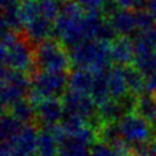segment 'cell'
I'll return each mask as SVG.
<instances>
[{"instance_id": "1", "label": "cell", "mask_w": 156, "mask_h": 156, "mask_svg": "<svg viewBox=\"0 0 156 156\" xmlns=\"http://www.w3.org/2000/svg\"><path fill=\"white\" fill-rule=\"evenodd\" d=\"M0 55L2 66L20 72L32 73L35 67L34 48L26 35L15 30H1Z\"/></svg>"}, {"instance_id": "2", "label": "cell", "mask_w": 156, "mask_h": 156, "mask_svg": "<svg viewBox=\"0 0 156 156\" xmlns=\"http://www.w3.org/2000/svg\"><path fill=\"white\" fill-rule=\"evenodd\" d=\"M85 11L78 2L65 0L60 15L54 21L55 35L67 49L89 39L85 27Z\"/></svg>"}, {"instance_id": "3", "label": "cell", "mask_w": 156, "mask_h": 156, "mask_svg": "<svg viewBox=\"0 0 156 156\" xmlns=\"http://www.w3.org/2000/svg\"><path fill=\"white\" fill-rule=\"evenodd\" d=\"M69 56L72 66L93 72L107 71L112 62L110 43L98 39H87L73 46L69 49Z\"/></svg>"}, {"instance_id": "4", "label": "cell", "mask_w": 156, "mask_h": 156, "mask_svg": "<svg viewBox=\"0 0 156 156\" xmlns=\"http://www.w3.org/2000/svg\"><path fill=\"white\" fill-rule=\"evenodd\" d=\"M35 67L40 71L67 72L71 66V56L67 48L56 39H48L34 48Z\"/></svg>"}, {"instance_id": "5", "label": "cell", "mask_w": 156, "mask_h": 156, "mask_svg": "<svg viewBox=\"0 0 156 156\" xmlns=\"http://www.w3.org/2000/svg\"><path fill=\"white\" fill-rule=\"evenodd\" d=\"M68 89L67 72H49L39 71L32 76V85L28 99L35 105L46 98L62 96Z\"/></svg>"}, {"instance_id": "6", "label": "cell", "mask_w": 156, "mask_h": 156, "mask_svg": "<svg viewBox=\"0 0 156 156\" xmlns=\"http://www.w3.org/2000/svg\"><path fill=\"white\" fill-rule=\"evenodd\" d=\"M1 106L2 110H9L16 101L26 98L29 94L32 77L26 72L13 71L5 66L1 68Z\"/></svg>"}, {"instance_id": "7", "label": "cell", "mask_w": 156, "mask_h": 156, "mask_svg": "<svg viewBox=\"0 0 156 156\" xmlns=\"http://www.w3.org/2000/svg\"><path fill=\"white\" fill-rule=\"evenodd\" d=\"M118 127L121 136L132 145L151 140L152 123L136 112L126 113L118 121Z\"/></svg>"}, {"instance_id": "8", "label": "cell", "mask_w": 156, "mask_h": 156, "mask_svg": "<svg viewBox=\"0 0 156 156\" xmlns=\"http://www.w3.org/2000/svg\"><path fill=\"white\" fill-rule=\"evenodd\" d=\"M62 102L65 112L68 115H77L90 124L99 117L98 116V105L89 94H83L67 89L62 95Z\"/></svg>"}, {"instance_id": "9", "label": "cell", "mask_w": 156, "mask_h": 156, "mask_svg": "<svg viewBox=\"0 0 156 156\" xmlns=\"http://www.w3.org/2000/svg\"><path fill=\"white\" fill-rule=\"evenodd\" d=\"M39 129L34 123L24 124L21 132L11 140H7L11 149V156H34L37 154Z\"/></svg>"}, {"instance_id": "10", "label": "cell", "mask_w": 156, "mask_h": 156, "mask_svg": "<svg viewBox=\"0 0 156 156\" xmlns=\"http://www.w3.org/2000/svg\"><path fill=\"white\" fill-rule=\"evenodd\" d=\"M37 121L44 127H51L61 123L65 117V107L58 98H46L35 104Z\"/></svg>"}, {"instance_id": "11", "label": "cell", "mask_w": 156, "mask_h": 156, "mask_svg": "<svg viewBox=\"0 0 156 156\" xmlns=\"http://www.w3.org/2000/svg\"><path fill=\"white\" fill-rule=\"evenodd\" d=\"M23 30L27 39L37 45L51 39L55 35V26L52 21L45 18L44 16H38L37 18L26 23Z\"/></svg>"}, {"instance_id": "12", "label": "cell", "mask_w": 156, "mask_h": 156, "mask_svg": "<svg viewBox=\"0 0 156 156\" xmlns=\"http://www.w3.org/2000/svg\"><path fill=\"white\" fill-rule=\"evenodd\" d=\"M112 62L118 66H126L134 62V45L133 39L126 35H118L110 43Z\"/></svg>"}, {"instance_id": "13", "label": "cell", "mask_w": 156, "mask_h": 156, "mask_svg": "<svg viewBox=\"0 0 156 156\" xmlns=\"http://www.w3.org/2000/svg\"><path fill=\"white\" fill-rule=\"evenodd\" d=\"M108 20L118 35L129 37L135 30H138L136 13L134 10L118 9L111 17H108Z\"/></svg>"}, {"instance_id": "14", "label": "cell", "mask_w": 156, "mask_h": 156, "mask_svg": "<svg viewBox=\"0 0 156 156\" xmlns=\"http://www.w3.org/2000/svg\"><path fill=\"white\" fill-rule=\"evenodd\" d=\"M22 24L23 22L20 16V1L1 0V30L20 32Z\"/></svg>"}, {"instance_id": "15", "label": "cell", "mask_w": 156, "mask_h": 156, "mask_svg": "<svg viewBox=\"0 0 156 156\" xmlns=\"http://www.w3.org/2000/svg\"><path fill=\"white\" fill-rule=\"evenodd\" d=\"M94 84V72L88 68H74L68 74V89L89 94Z\"/></svg>"}, {"instance_id": "16", "label": "cell", "mask_w": 156, "mask_h": 156, "mask_svg": "<svg viewBox=\"0 0 156 156\" xmlns=\"http://www.w3.org/2000/svg\"><path fill=\"white\" fill-rule=\"evenodd\" d=\"M107 84L112 99L121 100L129 94L126 79L123 77L122 67L118 65H115L107 69Z\"/></svg>"}, {"instance_id": "17", "label": "cell", "mask_w": 156, "mask_h": 156, "mask_svg": "<svg viewBox=\"0 0 156 156\" xmlns=\"http://www.w3.org/2000/svg\"><path fill=\"white\" fill-rule=\"evenodd\" d=\"M60 143L54 135L50 127H43L38 133L37 155L38 156H58Z\"/></svg>"}, {"instance_id": "18", "label": "cell", "mask_w": 156, "mask_h": 156, "mask_svg": "<svg viewBox=\"0 0 156 156\" xmlns=\"http://www.w3.org/2000/svg\"><path fill=\"white\" fill-rule=\"evenodd\" d=\"M121 67L129 93L134 95H140L144 93L146 85V76L135 65H126Z\"/></svg>"}, {"instance_id": "19", "label": "cell", "mask_w": 156, "mask_h": 156, "mask_svg": "<svg viewBox=\"0 0 156 156\" xmlns=\"http://www.w3.org/2000/svg\"><path fill=\"white\" fill-rule=\"evenodd\" d=\"M127 113L121 100L110 98L98 106V116L102 122H118Z\"/></svg>"}, {"instance_id": "20", "label": "cell", "mask_w": 156, "mask_h": 156, "mask_svg": "<svg viewBox=\"0 0 156 156\" xmlns=\"http://www.w3.org/2000/svg\"><path fill=\"white\" fill-rule=\"evenodd\" d=\"M13 117H16L18 121H21L24 124L28 123H34L37 121V111H35V105L28 99L23 98L18 101H16L9 110Z\"/></svg>"}, {"instance_id": "21", "label": "cell", "mask_w": 156, "mask_h": 156, "mask_svg": "<svg viewBox=\"0 0 156 156\" xmlns=\"http://www.w3.org/2000/svg\"><path fill=\"white\" fill-rule=\"evenodd\" d=\"M90 96L94 99L98 106L111 98L107 84V71L94 72V84L90 91Z\"/></svg>"}, {"instance_id": "22", "label": "cell", "mask_w": 156, "mask_h": 156, "mask_svg": "<svg viewBox=\"0 0 156 156\" xmlns=\"http://www.w3.org/2000/svg\"><path fill=\"white\" fill-rule=\"evenodd\" d=\"M135 112L139 113L141 117H144L145 119H147L151 123L154 121H156V99H155V95L149 93V91H144L140 95H138Z\"/></svg>"}, {"instance_id": "23", "label": "cell", "mask_w": 156, "mask_h": 156, "mask_svg": "<svg viewBox=\"0 0 156 156\" xmlns=\"http://www.w3.org/2000/svg\"><path fill=\"white\" fill-rule=\"evenodd\" d=\"M58 156H90V146L76 138L67 136L60 144Z\"/></svg>"}, {"instance_id": "24", "label": "cell", "mask_w": 156, "mask_h": 156, "mask_svg": "<svg viewBox=\"0 0 156 156\" xmlns=\"http://www.w3.org/2000/svg\"><path fill=\"white\" fill-rule=\"evenodd\" d=\"M24 123L13 117L10 112L4 111L1 115V139L11 140L13 139L23 128Z\"/></svg>"}, {"instance_id": "25", "label": "cell", "mask_w": 156, "mask_h": 156, "mask_svg": "<svg viewBox=\"0 0 156 156\" xmlns=\"http://www.w3.org/2000/svg\"><path fill=\"white\" fill-rule=\"evenodd\" d=\"M61 127L63 128V130L66 132V134L68 136L76 138L77 135L80 134V132L84 130L85 127H88L90 124V122H88L87 119L77 116V115H68L66 113V116L63 117V119L61 121Z\"/></svg>"}, {"instance_id": "26", "label": "cell", "mask_w": 156, "mask_h": 156, "mask_svg": "<svg viewBox=\"0 0 156 156\" xmlns=\"http://www.w3.org/2000/svg\"><path fill=\"white\" fill-rule=\"evenodd\" d=\"M98 140L112 145L121 136L118 122H102V124L96 129Z\"/></svg>"}, {"instance_id": "27", "label": "cell", "mask_w": 156, "mask_h": 156, "mask_svg": "<svg viewBox=\"0 0 156 156\" xmlns=\"http://www.w3.org/2000/svg\"><path fill=\"white\" fill-rule=\"evenodd\" d=\"M134 65L145 74L156 72V50L134 56Z\"/></svg>"}, {"instance_id": "28", "label": "cell", "mask_w": 156, "mask_h": 156, "mask_svg": "<svg viewBox=\"0 0 156 156\" xmlns=\"http://www.w3.org/2000/svg\"><path fill=\"white\" fill-rule=\"evenodd\" d=\"M65 0H38L40 15L50 21H55L60 15Z\"/></svg>"}, {"instance_id": "29", "label": "cell", "mask_w": 156, "mask_h": 156, "mask_svg": "<svg viewBox=\"0 0 156 156\" xmlns=\"http://www.w3.org/2000/svg\"><path fill=\"white\" fill-rule=\"evenodd\" d=\"M20 16L23 24L37 18L40 15L38 0H22L20 1Z\"/></svg>"}, {"instance_id": "30", "label": "cell", "mask_w": 156, "mask_h": 156, "mask_svg": "<svg viewBox=\"0 0 156 156\" xmlns=\"http://www.w3.org/2000/svg\"><path fill=\"white\" fill-rule=\"evenodd\" d=\"M135 13H136V23H138V30L139 32L147 33L156 26L155 17L146 9L136 10Z\"/></svg>"}, {"instance_id": "31", "label": "cell", "mask_w": 156, "mask_h": 156, "mask_svg": "<svg viewBox=\"0 0 156 156\" xmlns=\"http://www.w3.org/2000/svg\"><path fill=\"white\" fill-rule=\"evenodd\" d=\"M90 156H118V154L112 145L98 140L90 146Z\"/></svg>"}, {"instance_id": "32", "label": "cell", "mask_w": 156, "mask_h": 156, "mask_svg": "<svg viewBox=\"0 0 156 156\" xmlns=\"http://www.w3.org/2000/svg\"><path fill=\"white\" fill-rule=\"evenodd\" d=\"M121 9H129V10H140L145 7L146 0H116Z\"/></svg>"}, {"instance_id": "33", "label": "cell", "mask_w": 156, "mask_h": 156, "mask_svg": "<svg viewBox=\"0 0 156 156\" xmlns=\"http://www.w3.org/2000/svg\"><path fill=\"white\" fill-rule=\"evenodd\" d=\"M118 9H121V7H119V5L117 4L116 0H105V1L102 2L101 7H100L101 12L104 13V16H105L106 18L111 17Z\"/></svg>"}, {"instance_id": "34", "label": "cell", "mask_w": 156, "mask_h": 156, "mask_svg": "<svg viewBox=\"0 0 156 156\" xmlns=\"http://www.w3.org/2000/svg\"><path fill=\"white\" fill-rule=\"evenodd\" d=\"M73 1L78 2L85 10H93V9H100L105 0H73Z\"/></svg>"}, {"instance_id": "35", "label": "cell", "mask_w": 156, "mask_h": 156, "mask_svg": "<svg viewBox=\"0 0 156 156\" xmlns=\"http://www.w3.org/2000/svg\"><path fill=\"white\" fill-rule=\"evenodd\" d=\"M145 90L155 94L156 93V72L150 73L146 76V85H145Z\"/></svg>"}, {"instance_id": "36", "label": "cell", "mask_w": 156, "mask_h": 156, "mask_svg": "<svg viewBox=\"0 0 156 156\" xmlns=\"http://www.w3.org/2000/svg\"><path fill=\"white\" fill-rule=\"evenodd\" d=\"M145 9H146V10L155 17V20H156V0H146Z\"/></svg>"}, {"instance_id": "37", "label": "cell", "mask_w": 156, "mask_h": 156, "mask_svg": "<svg viewBox=\"0 0 156 156\" xmlns=\"http://www.w3.org/2000/svg\"><path fill=\"white\" fill-rule=\"evenodd\" d=\"M149 33H150V37H151V39H152V43H154V45H155V48H156V26H155Z\"/></svg>"}, {"instance_id": "38", "label": "cell", "mask_w": 156, "mask_h": 156, "mask_svg": "<svg viewBox=\"0 0 156 156\" xmlns=\"http://www.w3.org/2000/svg\"><path fill=\"white\" fill-rule=\"evenodd\" d=\"M152 138L156 140V121L152 122Z\"/></svg>"}, {"instance_id": "39", "label": "cell", "mask_w": 156, "mask_h": 156, "mask_svg": "<svg viewBox=\"0 0 156 156\" xmlns=\"http://www.w3.org/2000/svg\"><path fill=\"white\" fill-rule=\"evenodd\" d=\"M154 95H155V99H156V93H155V94H154Z\"/></svg>"}, {"instance_id": "40", "label": "cell", "mask_w": 156, "mask_h": 156, "mask_svg": "<svg viewBox=\"0 0 156 156\" xmlns=\"http://www.w3.org/2000/svg\"><path fill=\"white\" fill-rule=\"evenodd\" d=\"M17 1H22V0H17Z\"/></svg>"}]
</instances>
